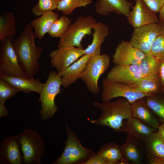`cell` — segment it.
<instances>
[{
    "instance_id": "cell-37",
    "label": "cell",
    "mask_w": 164,
    "mask_h": 164,
    "mask_svg": "<svg viewBox=\"0 0 164 164\" xmlns=\"http://www.w3.org/2000/svg\"><path fill=\"white\" fill-rule=\"evenodd\" d=\"M158 75L161 84V92L164 96V60L159 61Z\"/></svg>"
},
{
    "instance_id": "cell-24",
    "label": "cell",
    "mask_w": 164,
    "mask_h": 164,
    "mask_svg": "<svg viewBox=\"0 0 164 164\" xmlns=\"http://www.w3.org/2000/svg\"><path fill=\"white\" fill-rule=\"evenodd\" d=\"M96 154L102 156L106 164H128L123 157L120 146L113 142L102 145Z\"/></svg>"
},
{
    "instance_id": "cell-17",
    "label": "cell",
    "mask_w": 164,
    "mask_h": 164,
    "mask_svg": "<svg viewBox=\"0 0 164 164\" xmlns=\"http://www.w3.org/2000/svg\"><path fill=\"white\" fill-rule=\"evenodd\" d=\"M133 4L127 0H97L95 4L96 13L107 16L112 12L127 17Z\"/></svg>"
},
{
    "instance_id": "cell-35",
    "label": "cell",
    "mask_w": 164,
    "mask_h": 164,
    "mask_svg": "<svg viewBox=\"0 0 164 164\" xmlns=\"http://www.w3.org/2000/svg\"><path fill=\"white\" fill-rule=\"evenodd\" d=\"M146 5L155 14L159 13L164 4V0H142Z\"/></svg>"
},
{
    "instance_id": "cell-21",
    "label": "cell",
    "mask_w": 164,
    "mask_h": 164,
    "mask_svg": "<svg viewBox=\"0 0 164 164\" xmlns=\"http://www.w3.org/2000/svg\"><path fill=\"white\" fill-rule=\"evenodd\" d=\"M93 39L91 44L85 49L84 53L93 55L100 54L101 48L109 33V27L104 23L98 22L93 26Z\"/></svg>"
},
{
    "instance_id": "cell-9",
    "label": "cell",
    "mask_w": 164,
    "mask_h": 164,
    "mask_svg": "<svg viewBox=\"0 0 164 164\" xmlns=\"http://www.w3.org/2000/svg\"><path fill=\"white\" fill-rule=\"evenodd\" d=\"M102 101H106L118 97L127 99L131 104L136 100L153 94L145 93L135 90L133 87L118 82L111 81L107 78L102 80Z\"/></svg>"
},
{
    "instance_id": "cell-2",
    "label": "cell",
    "mask_w": 164,
    "mask_h": 164,
    "mask_svg": "<svg viewBox=\"0 0 164 164\" xmlns=\"http://www.w3.org/2000/svg\"><path fill=\"white\" fill-rule=\"evenodd\" d=\"M93 104L100 109L101 113L98 118L90 120V122L97 125L110 127L115 132H122L124 121L132 117L131 104L125 98H120L114 101H102L101 103L94 101Z\"/></svg>"
},
{
    "instance_id": "cell-11",
    "label": "cell",
    "mask_w": 164,
    "mask_h": 164,
    "mask_svg": "<svg viewBox=\"0 0 164 164\" xmlns=\"http://www.w3.org/2000/svg\"><path fill=\"white\" fill-rule=\"evenodd\" d=\"M49 54L51 67L55 68L57 73L61 77L65 70L85 54L83 48L73 46H62L57 48Z\"/></svg>"
},
{
    "instance_id": "cell-12",
    "label": "cell",
    "mask_w": 164,
    "mask_h": 164,
    "mask_svg": "<svg viewBox=\"0 0 164 164\" xmlns=\"http://www.w3.org/2000/svg\"><path fill=\"white\" fill-rule=\"evenodd\" d=\"M142 77L139 64L115 65L108 72L106 78L111 81L133 87Z\"/></svg>"
},
{
    "instance_id": "cell-32",
    "label": "cell",
    "mask_w": 164,
    "mask_h": 164,
    "mask_svg": "<svg viewBox=\"0 0 164 164\" xmlns=\"http://www.w3.org/2000/svg\"><path fill=\"white\" fill-rule=\"evenodd\" d=\"M60 0H39L37 4L32 8L31 12L37 16H41L44 12L56 9Z\"/></svg>"
},
{
    "instance_id": "cell-43",
    "label": "cell",
    "mask_w": 164,
    "mask_h": 164,
    "mask_svg": "<svg viewBox=\"0 0 164 164\" xmlns=\"http://www.w3.org/2000/svg\"></svg>"
},
{
    "instance_id": "cell-41",
    "label": "cell",
    "mask_w": 164,
    "mask_h": 164,
    "mask_svg": "<svg viewBox=\"0 0 164 164\" xmlns=\"http://www.w3.org/2000/svg\"><path fill=\"white\" fill-rule=\"evenodd\" d=\"M159 19L160 22H164V4L159 12Z\"/></svg>"
},
{
    "instance_id": "cell-7",
    "label": "cell",
    "mask_w": 164,
    "mask_h": 164,
    "mask_svg": "<svg viewBox=\"0 0 164 164\" xmlns=\"http://www.w3.org/2000/svg\"><path fill=\"white\" fill-rule=\"evenodd\" d=\"M67 138L63 151L53 162L54 164H72L94 155V152L83 147L74 132L66 124Z\"/></svg>"
},
{
    "instance_id": "cell-31",
    "label": "cell",
    "mask_w": 164,
    "mask_h": 164,
    "mask_svg": "<svg viewBox=\"0 0 164 164\" xmlns=\"http://www.w3.org/2000/svg\"><path fill=\"white\" fill-rule=\"evenodd\" d=\"M71 20L65 15L61 16L52 25L48 32L52 37L61 38L71 24Z\"/></svg>"
},
{
    "instance_id": "cell-19",
    "label": "cell",
    "mask_w": 164,
    "mask_h": 164,
    "mask_svg": "<svg viewBox=\"0 0 164 164\" xmlns=\"http://www.w3.org/2000/svg\"><path fill=\"white\" fill-rule=\"evenodd\" d=\"M131 111L132 117L152 128L157 129L160 125L155 114L148 106L145 97L131 104Z\"/></svg>"
},
{
    "instance_id": "cell-40",
    "label": "cell",
    "mask_w": 164,
    "mask_h": 164,
    "mask_svg": "<svg viewBox=\"0 0 164 164\" xmlns=\"http://www.w3.org/2000/svg\"><path fill=\"white\" fill-rule=\"evenodd\" d=\"M157 129L158 133L164 140V123L160 124Z\"/></svg>"
},
{
    "instance_id": "cell-38",
    "label": "cell",
    "mask_w": 164,
    "mask_h": 164,
    "mask_svg": "<svg viewBox=\"0 0 164 164\" xmlns=\"http://www.w3.org/2000/svg\"><path fill=\"white\" fill-rule=\"evenodd\" d=\"M148 162L150 164H164V159L155 156L147 154Z\"/></svg>"
},
{
    "instance_id": "cell-10",
    "label": "cell",
    "mask_w": 164,
    "mask_h": 164,
    "mask_svg": "<svg viewBox=\"0 0 164 164\" xmlns=\"http://www.w3.org/2000/svg\"><path fill=\"white\" fill-rule=\"evenodd\" d=\"M162 27L158 23H153L134 28L129 41L132 45L145 54L150 52L155 40L162 32Z\"/></svg>"
},
{
    "instance_id": "cell-15",
    "label": "cell",
    "mask_w": 164,
    "mask_h": 164,
    "mask_svg": "<svg viewBox=\"0 0 164 164\" xmlns=\"http://www.w3.org/2000/svg\"><path fill=\"white\" fill-rule=\"evenodd\" d=\"M0 162L4 164H22L23 159L17 135L2 139L0 144Z\"/></svg>"
},
{
    "instance_id": "cell-20",
    "label": "cell",
    "mask_w": 164,
    "mask_h": 164,
    "mask_svg": "<svg viewBox=\"0 0 164 164\" xmlns=\"http://www.w3.org/2000/svg\"><path fill=\"white\" fill-rule=\"evenodd\" d=\"M92 54H84L68 67L61 76V86L69 87L80 78Z\"/></svg>"
},
{
    "instance_id": "cell-6",
    "label": "cell",
    "mask_w": 164,
    "mask_h": 164,
    "mask_svg": "<svg viewBox=\"0 0 164 164\" xmlns=\"http://www.w3.org/2000/svg\"><path fill=\"white\" fill-rule=\"evenodd\" d=\"M110 63V57L105 53L93 55L89 59L80 78L91 93L97 94L100 92L98 80L100 76L107 70Z\"/></svg>"
},
{
    "instance_id": "cell-30",
    "label": "cell",
    "mask_w": 164,
    "mask_h": 164,
    "mask_svg": "<svg viewBox=\"0 0 164 164\" xmlns=\"http://www.w3.org/2000/svg\"><path fill=\"white\" fill-rule=\"evenodd\" d=\"M92 2L93 0H60L56 10L64 15H69L76 8L86 7Z\"/></svg>"
},
{
    "instance_id": "cell-26",
    "label": "cell",
    "mask_w": 164,
    "mask_h": 164,
    "mask_svg": "<svg viewBox=\"0 0 164 164\" xmlns=\"http://www.w3.org/2000/svg\"><path fill=\"white\" fill-rule=\"evenodd\" d=\"M17 28L13 13L5 11L0 15V42L7 36H13Z\"/></svg>"
},
{
    "instance_id": "cell-25",
    "label": "cell",
    "mask_w": 164,
    "mask_h": 164,
    "mask_svg": "<svg viewBox=\"0 0 164 164\" xmlns=\"http://www.w3.org/2000/svg\"><path fill=\"white\" fill-rule=\"evenodd\" d=\"M137 91L151 94H157L162 91V85L158 74L142 77L134 86Z\"/></svg>"
},
{
    "instance_id": "cell-8",
    "label": "cell",
    "mask_w": 164,
    "mask_h": 164,
    "mask_svg": "<svg viewBox=\"0 0 164 164\" xmlns=\"http://www.w3.org/2000/svg\"><path fill=\"white\" fill-rule=\"evenodd\" d=\"M13 36H7L1 42L0 73L21 77H29L21 68L14 48Z\"/></svg>"
},
{
    "instance_id": "cell-4",
    "label": "cell",
    "mask_w": 164,
    "mask_h": 164,
    "mask_svg": "<svg viewBox=\"0 0 164 164\" xmlns=\"http://www.w3.org/2000/svg\"><path fill=\"white\" fill-rule=\"evenodd\" d=\"M61 77L59 76L56 71L49 72L38 99L41 103V107L39 112L42 119L45 120L53 117L58 111L55 99L61 92Z\"/></svg>"
},
{
    "instance_id": "cell-27",
    "label": "cell",
    "mask_w": 164,
    "mask_h": 164,
    "mask_svg": "<svg viewBox=\"0 0 164 164\" xmlns=\"http://www.w3.org/2000/svg\"><path fill=\"white\" fill-rule=\"evenodd\" d=\"M144 143L147 154L164 159V140L157 132L153 133Z\"/></svg>"
},
{
    "instance_id": "cell-14",
    "label": "cell",
    "mask_w": 164,
    "mask_h": 164,
    "mask_svg": "<svg viewBox=\"0 0 164 164\" xmlns=\"http://www.w3.org/2000/svg\"><path fill=\"white\" fill-rule=\"evenodd\" d=\"M127 19L134 28H139L159 21L156 14L152 12L142 0H135Z\"/></svg>"
},
{
    "instance_id": "cell-3",
    "label": "cell",
    "mask_w": 164,
    "mask_h": 164,
    "mask_svg": "<svg viewBox=\"0 0 164 164\" xmlns=\"http://www.w3.org/2000/svg\"><path fill=\"white\" fill-rule=\"evenodd\" d=\"M23 163L40 164L46 153L44 141L38 132L29 128L17 135Z\"/></svg>"
},
{
    "instance_id": "cell-28",
    "label": "cell",
    "mask_w": 164,
    "mask_h": 164,
    "mask_svg": "<svg viewBox=\"0 0 164 164\" xmlns=\"http://www.w3.org/2000/svg\"><path fill=\"white\" fill-rule=\"evenodd\" d=\"M159 61L151 52L145 54L139 64V67L143 77L158 74Z\"/></svg>"
},
{
    "instance_id": "cell-22",
    "label": "cell",
    "mask_w": 164,
    "mask_h": 164,
    "mask_svg": "<svg viewBox=\"0 0 164 164\" xmlns=\"http://www.w3.org/2000/svg\"><path fill=\"white\" fill-rule=\"evenodd\" d=\"M59 18V15L53 11L45 12L39 17L32 20L29 23L34 29L36 37L41 40L48 33L53 22Z\"/></svg>"
},
{
    "instance_id": "cell-1",
    "label": "cell",
    "mask_w": 164,
    "mask_h": 164,
    "mask_svg": "<svg viewBox=\"0 0 164 164\" xmlns=\"http://www.w3.org/2000/svg\"><path fill=\"white\" fill-rule=\"evenodd\" d=\"M35 37L33 27L28 24L19 36L12 40L19 63L25 73L29 77H33L39 72L38 61L43 50L42 48L35 45Z\"/></svg>"
},
{
    "instance_id": "cell-23",
    "label": "cell",
    "mask_w": 164,
    "mask_h": 164,
    "mask_svg": "<svg viewBox=\"0 0 164 164\" xmlns=\"http://www.w3.org/2000/svg\"><path fill=\"white\" fill-rule=\"evenodd\" d=\"M138 142L127 135L125 143L120 146L123 158L129 164H139L142 161V155Z\"/></svg>"
},
{
    "instance_id": "cell-39",
    "label": "cell",
    "mask_w": 164,
    "mask_h": 164,
    "mask_svg": "<svg viewBox=\"0 0 164 164\" xmlns=\"http://www.w3.org/2000/svg\"><path fill=\"white\" fill-rule=\"evenodd\" d=\"M5 103L0 102V117H6L9 114L8 110L6 108Z\"/></svg>"
},
{
    "instance_id": "cell-16",
    "label": "cell",
    "mask_w": 164,
    "mask_h": 164,
    "mask_svg": "<svg viewBox=\"0 0 164 164\" xmlns=\"http://www.w3.org/2000/svg\"><path fill=\"white\" fill-rule=\"evenodd\" d=\"M125 132L138 142L144 141L157 129L152 128L140 120L132 117L124 121L122 127Z\"/></svg>"
},
{
    "instance_id": "cell-13",
    "label": "cell",
    "mask_w": 164,
    "mask_h": 164,
    "mask_svg": "<svg viewBox=\"0 0 164 164\" xmlns=\"http://www.w3.org/2000/svg\"><path fill=\"white\" fill-rule=\"evenodd\" d=\"M145 56L144 53L133 46L129 41L122 40L115 49L112 62L115 65L139 64Z\"/></svg>"
},
{
    "instance_id": "cell-18",
    "label": "cell",
    "mask_w": 164,
    "mask_h": 164,
    "mask_svg": "<svg viewBox=\"0 0 164 164\" xmlns=\"http://www.w3.org/2000/svg\"><path fill=\"white\" fill-rule=\"evenodd\" d=\"M0 79L6 81L19 91L27 93L33 91L39 94L44 84L39 79H35L33 77H21L2 73H0Z\"/></svg>"
},
{
    "instance_id": "cell-29",
    "label": "cell",
    "mask_w": 164,
    "mask_h": 164,
    "mask_svg": "<svg viewBox=\"0 0 164 164\" xmlns=\"http://www.w3.org/2000/svg\"><path fill=\"white\" fill-rule=\"evenodd\" d=\"M148 107L160 122L164 123V96L161 97L157 94H153L145 97Z\"/></svg>"
},
{
    "instance_id": "cell-42",
    "label": "cell",
    "mask_w": 164,
    "mask_h": 164,
    "mask_svg": "<svg viewBox=\"0 0 164 164\" xmlns=\"http://www.w3.org/2000/svg\"><path fill=\"white\" fill-rule=\"evenodd\" d=\"M159 23L162 26V30L164 32V22H159Z\"/></svg>"
},
{
    "instance_id": "cell-36",
    "label": "cell",
    "mask_w": 164,
    "mask_h": 164,
    "mask_svg": "<svg viewBox=\"0 0 164 164\" xmlns=\"http://www.w3.org/2000/svg\"><path fill=\"white\" fill-rule=\"evenodd\" d=\"M83 164H106L104 158L101 155L96 153L89 158L87 160L82 162Z\"/></svg>"
},
{
    "instance_id": "cell-34",
    "label": "cell",
    "mask_w": 164,
    "mask_h": 164,
    "mask_svg": "<svg viewBox=\"0 0 164 164\" xmlns=\"http://www.w3.org/2000/svg\"><path fill=\"white\" fill-rule=\"evenodd\" d=\"M150 52L159 60H164V32L162 30L154 41Z\"/></svg>"
},
{
    "instance_id": "cell-5",
    "label": "cell",
    "mask_w": 164,
    "mask_h": 164,
    "mask_svg": "<svg viewBox=\"0 0 164 164\" xmlns=\"http://www.w3.org/2000/svg\"><path fill=\"white\" fill-rule=\"evenodd\" d=\"M97 22L96 19L91 15H80L60 38L57 48L70 46L83 48L81 42L83 39L86 35L93 33L92 27Z\"/></svg>"
},
{
    "instance_id": "cell-33",
    "label": "cell",
    "mask_w": 164,
    "mask_h": 164,
    "mask_svg": "<svg viewBox=\"0 0 164 164\" xmlns=\"http://www.w3.org/2000/svg\"><path fill=\"white\" fill-rule=\"evenodd\" d=\"M19 91L6 81L0 79V102L5 103Z\"/></svg>"
}]
</instances>
